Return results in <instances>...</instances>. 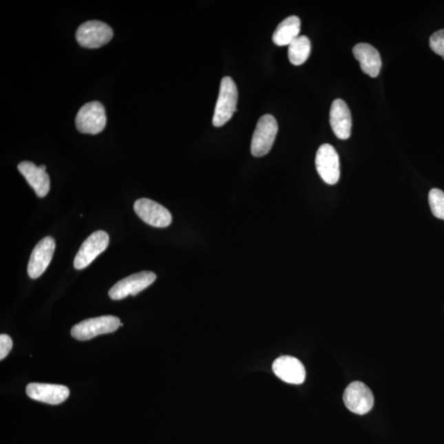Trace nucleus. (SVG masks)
Here are the masks:
<instances>
[{"mask_svg": "<svg viewBox=\"0 0 444 444\" xmlns=\"http://www.w3.org/2000/svg\"><path fill=\"white\" fill-rule=\"evenodd\" d=\"M238 90L233 79L230 77L223 78L213 118L215 127L219 128L231 120L236 112Z\"/></svg>", "mask_w": 444, "mask_h": 444, "instance_id": "nucleus-1", "label": "nucleus"}, {"mask_svg": "<svg viewBox=\"0 0 444 444\" xmlns=\"http://www.w3.org/2000/svg\"><path fill=\"white\" fill-rule=\"evenodd\" d=\"M120 320L116 316L105 315L82 321L74 326L71 335L78 341L91 340L103 334L116 332L120 327Z\"/></svg>", "mask_w": 444, "mask_h": 444, "instance_id": "nucleus-2", "label": "nucleus"}, {"mask_svg": "<svg viewBox=\"0 0 444 444\" xmlns=\"http://www.w3.org/2000/svg\"><path fill=\"white\" fill-rule=\"evenodd\" d=\"M75 125L80 133L98 134L107 125V115L104 105L99 101H91L79 109Z\"/></svg>", "mask_w": 444, "mask_h": 444, "instance_id": "nucleus-3", "label": "nucleus"}, {"mask_svg": "<svg viewBox=\"0 0 444 444\" xmlns=\"http://www.w3.org/2000/svg\"><path fill=\"white\" fill-rule=\"evenodd\" d=\"M278 132V125L273 116L264 115L257 123L251 142V154L261 158L268 154Z\"/></svg>", "mask_w": 444, "mask_h": 444, "instance_id": "nucleus-4", "label": "nucleus"}, {"mask_svg": "<svg viewBox=\"0 0 444 444\" xmlns=\"http://www.w3.org/2000/svg\"><path fill=\"white\" fill-rule=\"evenodd\" d=\"M113 36V30L109 25L96 20L83 23L76 32L79 45L87 49L101 48L109 43Z\"/></svg>", "mask_w": 444, "mask_h": 444, "instance_id": "nucleus-5", "label": "nucleus"}, {"mask_svg": "<svg viewBox=\"0 0 444 444\" xmlns=\"http://www.w3.org/2000/svg\"><path fill=\"white\" fill-rule=\"evenodd\" d=\"M156 275L148 271L131 275L122 279L109 291V296L114 300L125 299L127 296H135L147 288L156 281Z\"/></svg>", "mask_w": 444, "mask_h": 444, "instance_id": "nucleus-6", "label": "nucleus"}, {"mask_svg": "<svg viewBox=\"0 0 444 444\" xmlns=\"http://www.w3.org/2000/svg\"><path fill=\"white\" fill-rule=\"evenodd\" d=\"M109 240V235L104 231H97L92 233L79 249L74 259V268L78 270L86 268L107 249Z\"/></svg>", "mask_w": 444, "mask_h": 444, "instance_id": "nucleus-7", "label": "nucleus"}, {"mask_svg": "<svg viewBox=\"0 0 444 444\" xmlns=\"http://www.w3.org/2000/svg\"><path fill=\"white\" fill-rule=\"evenodd\" d=\"M315 165L317 171L325 183L336 184L340 179L339 156L332 145H323L317 151Z\"/></svg>", "mask_w": 444, "mask_h": 444, "instance_id": "nucleus-8", "label": "nucleus"}, {"mask_svg": "<svg viewBox=\"0 0 444 444\" xmlns=\"http://www.w3.org/2000/svg\"><path fill=\"white\" fill-rule=\"evenodd\" d=\"M343 401L350 412L358 414L369 412L374 403L373 392L365 383L359 381L350 383L346 388Z\"/></svg>", "mask_w": 444, "mask_h": 444, "instance_id": "nucleus-9", "label": "nucleus"}, {"mask_svg": "<svg viewBox=\"0 0 444 444\" xmlns=\"http://www.w3.org/2000/svg\"><path fill=\"white\" fill-rule=\"evenodd\" d=\"M134 207L135 213L148 225L158 228L171 225L172 217L170 211L156 202L140 198L134 202Z\"/></svg>", "mask_w": 444, "mask_h": 444, "instance_id": "nucleus-10", "label": "nucleus"}, {"mask_svg": "<svg viewBox=\"0 0 444 444\" xmlns=\"http://www.w3.org/2000/svg\"><path fill=\"white\" fill-rule=\"evenodd\" d=\"M54 249H56V241L50 236L42 239L36 245L30 257L28 266V273L30 277L36 279L45 273L52 260Z\"/></svg>", "mask_w": 444, "mask_h": 444, "instance_id": "nucleus-11", "label": "nucleus"}, {"mask_svg": "<svg viewBox=\"0 0 444 444\" xmlns=\"http://www.w3.org/2000/svg\"><path fill=\"white\" fill-rule=\"evenodd\" d=\"M26 392L30 399L50 405H59L70 397V389L63 385L32 383Z\"/></svg>", "mask_w": 444, "mask_h": 444, "instance_id": "nucleus-12", "label": "nucleus"}, {"mask_svg": "<svg viewBox=\"0 0 444 444\" xmlns=\"http://www.w3.org/2000/svg\"><path fill=\"white\" fill-rule=\"evenodd\" d=\"M273 370L277 377L287 383L302 384L306 379L303 363L293 357L284 355L273 362Z\"/></svg>", "mask_w": 444, "mask_h": 444, "instance_id": "nucleus-13", "label": "nucleus"}, {"mask_svg": "<svg viewBox=\"0 0 444 444\" xmlns=\"http://www.w3.org/2000/svg\"><path fill=\"white\" fill-rule=\"evenodd\" d=\"M330 124L338 138L346 140L350 138L352 127V114L343 100L333 101L330 109Z\"/></svg>", "mask_w": 444, "mask_h": 444, "instance_id": "nucleus-14", "label": "nucleus"}, {"mask_svg": "<svg viewBox=\"0 0 444 444\" xmlns=\"http://www.w3.org/2000/svg\"><path fill=\"white\" fill-rule=\"evenodd\" d=\"M18 168L28 183L35 190L38 197L44 198L47 195L50 189V180L45 172L46 167L44 165L36 167L31 162H23L19 165Z\"/></svg>", "mask_w": 444, "mask_h": 444, "instance_id": "nucleus-15", "label": "nucleus"}, {"mask_svg": "<svg viewBox=\"0 0 444 444\" xmlns=\"http://www.w3.org/2000/svg\"><path fill=\"white\" fill-rule=\"evenodd\" d=\"M353 54L359 62L361 70L371 78L378 77L382 67V59L377 49L367 43L355 45Z\"/></svg>", "mask_w": 444, "mask_h": 444, "instance_id": "nucleus-16", "label": "nucleus"}, {"mask_svg": "<svg viewBox=\"0 0 444 444\" xmlns=\"http://www.w3.org/2000/svg\"><path fill=\"white\" fill-rule=\"evenodd\" d=\"M302 23L297 16H290L278 25L273 33V41L279 46L289 45L299 36Z\"/></svg>", "mask_w": 444, "mask_h": 444, "instance_id": "nucleus-17", "label": "nucleus"}, {"mask_svg": "<svg viewBox=\"0 0 444 444\" xmlns=\"http://www.w3.org/2000/svg\"><path fill=\"white\" fill-rule=\"evenodd\" d=\"M310 41L306 36H299L288 45V57L293 65H303L310 56Z\"/></svg>", "mask_w": 444, "mask_h": 444, "instance_id": "nucleus-18", "label": "nucleus"}, {"mask_svg": "<svg viewBox=\"0 0 444 444\" xmlns=\"http://www.w3.org/2000/svg\"><path fill=\"white\" fill-rule=\"evenodd\" d=\"M429 202L431 211L435 218L444 221V193L438 189L430 190Z\"/></svg>", "mask_w": 444, "mask_h": 444, "instance_id": "nucleus-19", "label": "nucleus"}, {"mask_svg": "<svg viewBox=\"0 0 444 444\" xmlns=\"http://www.w3.org/2000/svg\"><path fill=\"white\" fill-rule=\"evenodd\" d=\"M430 46L435 54L444 59V29L439 30L430 36Z\"/></svg>", "mask_w": 444, "mask_h": 444, "instance_id": "nucleus-20", "label": "nucleus"}, {"mask_svg": "<svg viewBox=\"0 0 444 444\" xmlns=\"http://www.w3.org/2000/svg\"><path fill=\"white\" fill-rule=\"evenodd\" d=\"M12 348V338L6 334H1L0 335V359L1 361L11 352Z\"/></svg>", "mask_w": 444, "mask_h": 444, "instance_id": "nucleus-21", "label": "nucleus"}]
</instances>
